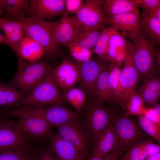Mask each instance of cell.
I'll list each match as a JSON object with an SVG mask.
<instances>
[{
	"label": "cell",
	"mask_w": 160,
	"mask_h": 160,
	"mask_svg": "<svg viewBox=\"0 0 160 160\" xmlns=\"http://www.w3.org/2000/svg\"><path fill=\"white\" fill-rule=\"evenodd\" d=\"M128 46L140 80L151 73H160V52L149 41L141 27L128 33Z\"/></svg>",
	"instance_id": "6da1fadb"
},
{
	"label": "cell",
	"mask_w": 160,
	"mask_h": 160,
	"mask_svg": "<svg viewBox=\"0 0 160 160\" xmlns=\"http://www.w3.org/2000/svg\"><path fill=\"white\" fill-rule=\"evenodd\" d=\"M18 119L14 125L29 141L48 138L52 126L42 116L31 111L27 105L16 107L9 113Z\"/></svg>",
	"instance_id": "7a4b0ae2"
},
{
	"label": "cell",
	"mask_w": 160,
	"mask_h": 160,
	"mask_svg": "<svg viewBox=\"0 0 160 160\" xmlns=\"http://www.w3.org/2000/svg\"><path fill=\"white\" fill-rule=\"evenodd\" d=\"M119 113L113 107L105 106L94 100L90 101L80 123L91 142H94Z\"/></svg>",
	"instance_id": "3957f363"
},
{
	"label": "cell",
	"mask_w": 160,
	"mask_h": 160,
	"mask_svg": "<svg viewBox=\"0 0 160 160\" xmlns=\"http://www.w3.org/2000/svg\"><path fill=\"white\" fill-rule=\"evenodd\" d=\"M51 68L29 93L15 106L31 105L36 107L63 105V101L53 77Z\"/></svg>",
	"instance_id": "277c9868"
},
{
	"label": "cell",
	"mask_w": 160,
	"mask_h": 160,
	"mask_svg": "<svg viewBox=\"0 0 160 160\" xmlns=\"http://www.w3.org/2000/svg\"><path fill=\"white\" fill-rule=\"evenodd\" d=\"M22 24L25 34L40 44L45 55L52 58L60 54L59 45L44 20L21 17L17 20Z\"/></svg>",
	"instance_id": "5b68a950"
},
{
	"label": "cell",
	"mask_w": 160,
	"mask_h": 160,
	"mask_svg": "<svg viewBox=\"0 0 160 160\" xmlns=\"http://www.w3.org/2000/svg\"><path fill=\"white\" fill-rule=\"evenodd\" d=\"M17 58V70L12 85L23 92H30L51 68L43 60L30 62Z\"/></svg>",
	"instance_id": "8992f818"
},
{
	"label": "cell",
	"mask_w": 160,
	"mask_h": 160,
	"mask_svg": "<svg viewBox=\"0 0 160 160\" xmlns=\"http://www.w3.org/2000/svg\"><path fill=\"white\" fill-rule=\"evenodd\" d=\"M131 116L127 115L125 111L120 112L114 121L116 137L114 148L123 153L131 146L148 138L140 128L138 121Z\"/></svg>",
	"instance_id": "52a82bcc"
},
{
	"label": "cell",
	"mask_w": 160,
	"mask_h": 160,
	"mask_svg": "<svg viewBox=\"0 0 160 160\" xmlns=\"http://www.w3.org/2000/svg\"><path fill=\"white\" fill-rule=\"evenodd\" d=\"M139 74L134 64L130 49L128 47L118 79L117 103L125 111L131 98L140 81Z\"/></svg>",
	"instance_id": "ba28073f"
},
{
	"label": "cell",
	"mask_w": 160,
	"mask_h": 160,
	"mask_svg": "<svg viewBox=\"0 0 160 160\" xmlns=\"http://www.w3.org/2000/svg\"><path fill=\"white\" fill-rule=\"evenodd\" d=\"M55 127L57 134L76 148L81 160H85L89 156V145L91 141L80 123L77 121Z\"/></svg>",
	"instance_id": "9c48e42d"
},
{
	"label": "cell",
	"mask_w": 160,
	"mask_h": 160,
	"mask_svg": "<svg viewBox=\"0 0 160 160\" xmlns=\"http://www.w3.org/2000/svg\"><path fill=\"white\" fill-rule=\"evenodd\" d=\"M75 62L79 70V82L90 101H93L97 79L107 62H103L99 59H91L83 62Z\"/></svg>",
	"instance_id": "30bf717a"
},
{
	"label": "cell",
	"mask_w": 160,
	"mask_h": 160,
	"mask_svg": "<svg viewBox=\"0 0 160 160\" xmlns=\"http://www.w3.org/2000/svg\"><path fill=\"white\" fill-rule=\"evenodd\" d=\"M34 113L43 117L52 127H55L78 121L79 113L62 105H53L36 107L29 105Z\"/></svg>",
	"instance_id": "8fae6325"
},
{
	"label": "cell",
	"mask_w": 160,
	"mask_h": 160,
	"mask_svg": "<svg viewBox=\"0 0 160 160\" xmlns=\"http://www.w3.org/2000/svg\"><path fill=\"white\" fill-rule=\"evenodd\" d=\"M103 2V0L85 1L76 14L77 20L82 25L79 29H88L107 24L106 17L101 8Z\"/></svg>",
	"instance_id": "7c38bea8"
},
{
	"label": "cell",
	"mask_w": 160,
	"mask_h": 160,
	"mask_svg": "<svg viewBox=\"0 0 160 160\" xmlns=\"http://www.w3.org/2000/svg\"><path fill=\"white\" fill-rule=\"evenodd\" d=\"M65 13V0H31L27 15L29 17L44 20Z\"/></svg>",
	"instance_id": "4fadbf2b"
},
{
	"label": "cell",
	"mask_w": 160,
	"mask_h": 160,
	"mask_svg": "<svg viewBox=\"0 0 160 160\" xmlns=\"http://www.w3.org/2000/svg\"><path fill=\"white\" fill-rule=\"evenodd\" d=\"M29 142L13 123L0 122V151L29 149Z\"/></svg>",
	"instance_id": "5bb4252c"
},
{
	"label": "cell",
	"mask_w": 160,
	"mask_h": 160,
	"mask_svg": "<svg viewBox=\"0 0 160 160\" xmlns=\"http://www.w3.org/2000/svg\"><path fill=\"white\" fill-rule=\"evenodd\" d=\"M52 71L59 89L63 92L74 87L79 81V70L75 62L64 58Z\"/></svg>",
	"instance_id": "9a60e30c"
},
{
	"label": "cell",
	"mask_w": 160,
	"mask_h": 160,
	"mask_svg": "<svg viewBox=\"0 0 160 160\" xmlns=\"http://www.w3.org/2000/svg\"><path fill=\"white\" fill-rule=\"evenodd\" d=\"M109 62L106 63L97 79L94 100L103 104H117V96L111 74Z\"/></svg>",
	"instance_id": "2e32d148"
},
{
	"label": "cell",
	"mask_w": 160,
	"mask_h": 160,
	"mask_svg": "<svg viewBox=\"0 0 160 160\" xmlns=\"http://www.w3.org/2000/svg\"><path fill=\"white\" fill-rule=\"evenodd\" d=\"M54 38L59 45L67 46L72 42L78 30L71 17L65 13L57 22L47 21Z\"/></svg>",
	"instance_id": "e0dca14e"
},
{
	"label": "cell",
	"mask_w": 160,
	"mask_h": 160,
	"mask_svg": "<svg viewBox=\"0 0 160 160\" xmlns=\"http://www.w3.org/2000/svg\"><path fill=\"white\" fill-rule=\"evenodd\" d=\"M159 73H153L146 76L135 90V92L143 103L152 107L158 103L160 96Z\"/></svg>",
	"instance_id": "ac0fdd59"
},
{
	"label": "cell",
	"mask_w": 160,
	"mask_h": 160,
	"mask_svg": "<svg viewBox=\"0 0 160 160\" xmlns=\"http://www.w3.org/2000/svg\"><path fill=\"white\" fill-rule=\"evenodd\" d=\"M47 138L51 142L50 151L57 160H78L81 159L76 148L57 134L52 132Z\"/></svg>",
	"instance_id": "d6986e66"
},
{
	"label": "cell",
	"mask_w": 160,
	"mask_h": 160,
	"mask_svg": "<svg viewBox=\"0 0 160 160\" xmlns=\"http://www.w3.org/2000/svg\"><path fill=\"white\" fill-rule=\"evenodd\" d=\"M114 120L100 133L93 143L92 153L103 157L114 148L116 137L114 128Z\"/></svg>",
	"instance_id": "ffe728a7"
},
{
	"label": "cell",
	"mask_w": 160,
	"mask_h": 160,
	"mask_svg": "<svg viewBox=\"0 0 160 160\" xmlns=\"http://www.w3.org/2000/svg\"><path fill=\"white\" fill-rule=\"evenodd\" d=\"M106 23L127 34L141 27V18L139 15L127 13L107 16Z\"/></svg>",
	"instance_id": "44dd1931"
},
{
	"label": "cell",
	"mask_w": 160,
	"mask_h": 160,
	"mask_svg": "<svg viewBox=\"0 0 160 160\" xmlns=\"http://www.w3.org/2000/svg\"><path fill=\"white\" fill-rule=\"evenodd\" d=\"M102 6L106 17L127 13L140 15L135 0H103Z\"/></svg>",
	"instance_id": "7402d4cb"
},
{
	"label": "cell",
	"mask_w": 160,
	"mask_h": 160,
	"mask_svg": "<svg viewBox=\"0 0 160 160\" xmlns=\"http://www.w3.org/2000/svg\"><path fill=\"white\" fill-rule=\"evenodd\" d=\"M141 25L150 42L154 47L160 44V19L143 9Z\"/></svg>",
	"instance_id": "603a6c76"
},
{
	"label": "cell",
	"mask_w": 160,
	"mask_h": 160,
	"mask_svg": "<svg viewBox=\"0 0 160 160\" xmlns=\"http://www.w3.org/2000/svg\"><path fill=\"white\" fill-rule=\"evenodd\" d=\"M105 28V25H103L88 29H79L72 42L94 52L98 39Z\"/></svg>",
	"instance_id": "cb8c5ba5"
},
{
	"label": "cell",
	"mask_w": 160,
	"mask_h": 160,
	"mask_svg": "<svg viewBox=\"0 0 160 160\" xmlns=\"http://www.w3.org/2000/svg\"><path fill=\"white\" fill-rule=\"evenodd\" d=\"M30 2L29 0H0V6L6 12L7 18L17 20L28 14Z\"/></svg>",
	"instance_id": "d4e9b609"
},
{
	"label": "cell",
	"mask_w": 160,
	"mask_h": 160,
	"mask_svg": "<svg viewBox=\"0 0 160 160\" xmlns=\"http://www.w3.org/2000/svg\"><path fill=\"white\" fill-rule=\"evenodd\" d=\"M25 95L12 85L0 84V106L15 107Z\"/></svg>",
	"instance_id": "484cf974"
},
{
	"label": "cell",
	"mask_w": 160,
	"mask_h": 160,
	"mask_svg": "<svg viewBox=\"0 0 160 160\" xmlns=\"http://www.w3.org/2000/svg\"><path fill=\"white\" fill-rule=\"evenodd\" d=\"M63 99L70 105L79 113L81 111L86 102V94L82 88L73 87L63 92Z\"/></svg>",
	"instance_id": "4316f807"
},
{
	"label": "cell",
	"mask_w": 160,
	"mask_h": 160,
	"mask_svg": "<svg viewBox=\"0 0 160 160\" xmlns=\"http://www.w3.org/2000/svg\"><path fill=\"white\" fill-rule=\"evenodd\" d=\"M117 29L110 25L105 28L100 35L94 50L98 56L99 59L104 62H108L107 59V51L111 35Z\"/></svg>",
	"instance_id": "83f0119b"
},
{
	"label": "cell",
	"mask_w": 160,
	"mask_h": 160,
	"mask_svg": "<svg viewBox=\"0 0 160 160\" xmlns=\"http://www.w3.org/2000/svg\"><path fill=\"white\" fill-rule=\"evenodd\" d=\"M151 138L148 137L128 148L121 156V160H144L148 156L144 148Z\"/></svg>",
	"instance_id": "f1b7e54d"
},
{
	"label": "cell",
	"mask_w": 160,
	"mask_h": 160,
	"mask_svg": "<svg viewBox=\"0 0 160 160\" xmlns=\"http://www.w3.org/2000/svg\"><path fill=\"white\" fill-rule=\"evenodd\" d=\"M138 121L143 131L160 144V125L150 121L143 114L138 116Z\"/></svg>",
	"instance_id": "f546056e"
},
{
	"label": "cell",
	"mask_w": 160,
	"mask_h": 160,
	"mask_svg": "<svg viewBox=\"0 0 160 160\" xmlns=\"http://www.w3.org/2000/svg\"><path fill=\"white\" fill-rule=\"evenodd\" d=\"M12 49L18 57L27 61L32 62L37 61L28 42L26 36L19 44Z\"/></svg>",
	"instance_id": "4dcf8cb0"
},
{
	"label": "cell",
	"mask_w": 160,
	"mask_h": 160,
	"mask_svg": "<svg viewBox=\"0 0 160 160\" xmlns=\"http://www.w3.org/2000/svg\"><path fill=\"white\" fill-rule=\"evenodd\" d=\"M67 47L71 56L78 62H83L90 59L94 52L73 42L70 43Z\"/></svg>",
	"instance_id": "1f68e13d"
},
{
	"label": "cell",
	"mask_w": 160,
	"mask_h": 160,
	"mask_svg": "<svg viewBox=\"0 0 160 160\" xmlns=\"http://www.w3.org/2000/svg\"><path fill=\"white\" fill-rule=\"evenodd\" d=\"M126 33H120L117 31L111 36L109 40L108 47L115 49L117 53L127 50L128 42L126 38Z\"/></svg>",
	"instance_id": "d6a6232c"
},
{
	"label": "cell",
	"mask_w": 160,
	"mask_h": 160,
	"mask_svg": "<svg viewBox=\"0 0 160 160\" xmlns=\"http://www.w3.org/2000/svg\"><path fill=\"white\" fill-rule=\"evenodd\" d=\"M33 154L29 149L0 151V160H28Z\"/></svg>",
	"instance_id": "836d02e7"
},
{
	"label": "cell",
	"mask_w": 160,
	"mask_h": 160,
	"mask_svg": "<svg viewBox=\"0 0 160 160\" xmlns=\"http://www.w3.org/2000/svg\"><path fill=\"white\" fill-rule=\"evenodd\" d=\"M1 28L4 35L19 32L23 30L21 23L17 20H12L6 17L0 18Z\"/></svg>",
	"instance_id": "e575fe53"
},
{
	"label": "cell",
	"mask_w": 160,
	"mask_h": 160,
	"mask_svg": "<svg viewBox=\"0 0 160 160\" xmlns=\"http://www.w3.org/2000/svg\"><path fill=\"white\" fill-rule=\"evenodd\" d=\"M65 13L75 14L81 8L84 4L82 0H65Z\"/></svg>",
	"instance_id": "d590c367"
},
{
	"label": "cell",
	"mask_w": 160,
	"mask_h": 160,
	"mask_svg": "<svg viewBox=\"0 0 160 160\" xmlns=\"http://www.w3.org/2000/svg\"><path fill=\"white\" fill-rule=\"evenodd\" d=\"M25 35L23 30L21 31L5 35L4 36L7 43L12 49L19 44L23 40Z\"/></svg>",
	"instance_id": "8d00e7d4"
},
{
	"label": "cell",
	"mask_w": 160,
	"mask_h": 160,
	"mask_svg": "<svg viewBox=\"0 0 160 160\" xmlns=\"http://www.w3.org/2000/svg\"><path fill=\"white\" fill-rule=\"evenodd\" d=\"M135 1L138 7L149 12L160 7V0H135Z\"/></svg>",
	"instance_id": "74e56055"
},
{
	"label": "cell",
	"mask_w": 160,
	"mask_h": 160,
	"mask_svg": "<svg viewBox=\"0 0 160 160\" xmlns=\"http://www.w3.org/2000/svg\"><path fill=\"white\" fill-rule=\"evenodd\" d=\"M26 36L28 42L32 49L36 60H40V58L45 55L44 51L43 48L38 43L30 38Z\"/></svg>",
	"instance_id": "f35d334b"
},
{
	"label": "cell",
	"mask_w": 160,
	"mask_h": 160,
	"mask_svg": "<svg viewBox=\"0 0 160 160\" xmlns=\"http://www.w3.org/2000/svg\"><path fill=\"white\" fill-rule=\"evenodd\" d=\"M33 160H57L50 151L43 150L32 155Z\"/></svg>",
	"instance_id": "ab89813d"
},
{
	"label": "cell",
	"mask_w": 160,
	"mask_h": 160,
	"mask_svg": "<svg viewBox=\"0 0 160 160\" xmlns=\"http://www.w3.org/2000/svg\"><path fill=\"white\" fill-rule=\"evenodd\" d=\"M143 115H144L148 119L155 123L160 125V116L151 107L150 108H144Z\"/></svg>",
	"instance_id": "60d3db41"
},
{
	"label": "cell",
	"mask_w": 160,
	"mask_h": 160,
	"mask_svg": "<svg viewBox=\"0 0 160 160\" xmlns=\"http://www.w3.org/2000/svg\"><path fill=\"white\" fill-rule=\"evenodd\" d=\"M119 150L114 148L110 153L103 157V160H118L123 154Z\"/></svg>",
	"instance_id": "b9f144b4"
},
{
	"label": "cell",
	"mask_w": 160,
	"mask_h": 160,
	"mask_svg": "<svg viewBox=\"0 0 160 160\" xmlns=\"http://www.w3.org/2000/svg\"><path fill=\"white\" fill-rule=\"evenodd\" d=\"M148 12L151 15L160 19V7L155 8L151 11Z\"/></svg>",
	"instance_id": "7bdbcfd3"
},
{
	"label": "cell",
	"mask_w": 160,
	"mask_h": 160,
	"mask_svg": "<svg viewBox=\"0 0 160 160\" xmlns=\"http://www.w3.org/2000/svg\"><path fill=\"white\" fill-rule=\"evenodd\" d=\"M144 160H160V153L148 156Z\"/></svg>",
	"instance_id": "ee69618b"
},
{
	"label": "cell",
	"mask_w": 160,
	"mask_h": 160,
	"mask_svg": "<svg viewBox=\"0 0 160 160\" xmlns=\"http://www.w3.org/2000/svg\"><path fill=\"white\" fill-rule=\"evenodd\" d=\"M85 160H103V157L92 153Z\"/></svg>",
	"instance_id": "f6af8a7d"
},
{
	"label": "cell",
	"mask_w": 160,
	"mask_h": 160,
	"mask_svg": "<svg viewBox=\"0 0 160 160\" xmlns=\"http://www.w3.org/2000/svg\"><path fill=\"white\" fill-rule=\"evenodd\" d=\"M0 44H7V41L4 36L0 33Z\"/></svg>",
	"instance_id": "bcb514c9"
},
{
	"label": "cell",
	"mask_w": 160,
	"mask_h": 160,
	"mask_svg": "<svg viewBox=\"0 0 160 160\" xmlns=\"http://www.w3.org/2000/svg\"><path fill=\"white\" fill-rule=\"evenodd\" d=\"M2 9L1 7L0 6V16L1 15L2 13Z\"/></svg>",
	"instance_id": "7dc6e473"
},
{
	"label": "cell",
	"mask_w": 160,
	"mask_h": 160,
	"mask_svg": "<svg viewBox=\"0 0 160 160\" xmlns=\"http://www.w3.org/2000/svg\"><path fill=\"white\" fill-rule=\"evenodd\" d=\"M32 155V156L28 160H33Z\"/></svg>",
	"instance_id": "c3c4849f"
},
{
	"label": "cell",
	"mask_w": 160,
	"mask_h": 160,
	"mask_svg": "<svg viewBox=\"0 0 160 160\" xmlns=\"http://www.w3.org/2000/svg\"><path fill=\"white\" fill-rule=\"evenodd\" d=\"M0 30H1V23H0Z\"/></svg>",
	"instance_id": "681fc988"
},
{
	"label": "cell",
	"mask_w": 160,
	"mask_h": 160,
	"mask_svg": "<svg viewBox=\"0 0 160 160\" xmlns=\"http://www.w3.org/2000/svg\"><path fill=\"white\" fill-rule=\"evenodd\" d=\"M78 160H81L80 159H79Z\"/></svg>",
	"instance_id": "f907efd6"
}]
</instances>
